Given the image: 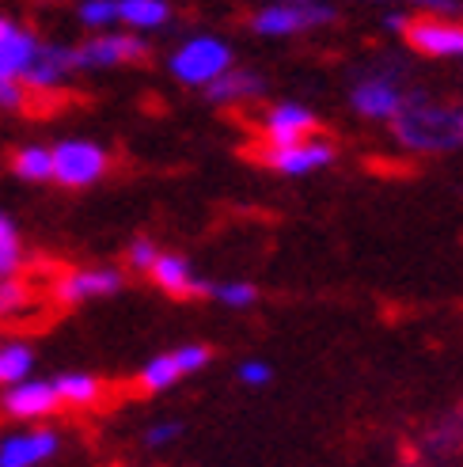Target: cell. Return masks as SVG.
<instances>
[{
	"mask_svg": "<svg viewBox=\"0 0 463 467\" xmlns=\"http://www.w3.org/2000/svg\"><path fill=\"white\" fill-rule=\"evenodd\" d=\"M396 145L410 156H448L463 149V103L437 99L429 91L410 88L406 103L387 122Z\"/></svg>",
	"mask_w": 463,
	"mask_h": 467,
	"instance_id": "1",
	"label": "cell"
},
{
	"mask_svg": "<svg viewBox=\"0 0 463 467\" xmlns=\"http://www.w3.org/2000/svg\"><path fill=\"white\" fill-rule=\"evenodd\" d=\"M232 65H236V50L213 31H194L168 54V73L182 88H210Z\"/></svg>",
	"mask_w": 463,
	"mask_h": 467,
	"instance_id": "2",
	"label": "cell"
},
{
	"mask_svg": "<svg viewBox=\"0 0 463 467\" xmlns=\"http://www.w3.org/2000/svg\"><path fill=\"white\" fill-rule=\"evenodd\" d=\"M403 77H406V65L391 61V57H380V65L365 68L350 88V107H354L357 119L380 122V126H387L396 119L406 103V91H410L403 84Z\"/></svg>",
	"mask_w": 463,
	"mask_h": 467,
	"instance_id": "3",
	"label": "cell"
},
{
	"mask_svg": "<svg viewBox=\"0 0 463 467\" xmlns=\"http://www.w3.org/2000/svg\"><path fill=\"white\" fill-rule=\"evenodd\" d=\"M338 23V5L331 0H315V5H285V0H270V5L254 8L247 27L259 38H296L308 31H323Z\"/></svg>",
	"mask_w": 463,
	"mask_h": 467,
	"instance_id": "4",
	"label": "cell"
},
{
	"mask_svg": "<svg viewBox=\"0 0 463 467\" xmlns=\"http://www.w3.org/2000/svg\"><path fill=\"white\" fill-rule=\"evenodd\" d=\"M54 156V175L61 191H87L110 175V152L107 145L91 141V137H61L57 145H50Z\"/></svg>",
	"mask_w": 463,
	"mask_h": 467,
	"instance_id": "5",
	"label": "cell"
},
{
	"mask_svg": "<svg viewBox=\"0 0 463 467\" xmlns=\"http://www.w3.org/2000/svg\"><path fill=\"white\" fill-rule=\"evenodd\" d=\"M152 46L145 35L133 31H96L91 38L73 46V68L77 73H107V68H126V65H141L149 61Z\"/></svg>",
	"mask_w": 463,
	"mask_h": 467,
	"instance_id": "6",
	"label": "cell"
},
{
	"mask_svg": "<svg viewBox=\"0 0 463 467\" xmlns=\"http://www.w3.org/2000/svg\"><path fill=\"white\" fill-rule=\"evenodd\" d=\"M210 361H213V349L205 342H182L175 349H164V354L149 358L137 368V388L145 395H164L187 377H198L201 368H210Z\"/></svg>",
	"mask_w": 463,
	"mask_h": 467,
	"instance_id": "7",
	"label": "cell"
},
{
	"mask_svg": "<svg viewBox=\"0 0 463 467\" xmlns=\"http://www.w3.org/2000/svg\"><path fill=\"white\" fill-rule=\"evenodd\" d=\"M254 156H259L262 168H270L282 179H308L315 171H327L338 160V149L327 137L315 133V137H304V141H293V145H262Z\"/></svg>",
	"mask_w": 463,
	"mask_h": 467,
	"instance_id": "8",
	"label": "cell"
},
{
	"mask_svg": "<svg viewBox=\"0 0 463 467\" xmlns=\"http://www.w3.org/2000/svg\"><path fill=\"white\" fill-rule=\"evenodd\" d=\"M126 289V274L118 266H73L61 270L50 285V296L65 308L87 305V300H107Z\"/></svg>",
	"mask_w": 463,
	"mask_h": 467,
	"instance_id": "9",
	"label": "cell"
},
{
	"mask_svg": "<svg viewBox=\"0 0 463 467\" xmlns=\"http://www.w3.org/2000/svg\"><path fill=\"white\" fill-rule=\"evenodd\" d=\"M406 46L422 57L463 61V19L459 16H410Z\"/></svg>",
	"mask_w": 463,
	"mask_h": 467,
	"instance_id": "10",
	"label": "cell"
},
{
	"mask_svg": "<svg viewBox=\"0 0 463 467\" xmlns=\"http://www.w3.org/2000/svg\"><path fill=\"white\" fill-rule=\"evenodd\" d=\"M57 410H61V400L54 391V380L27 377L12 388H0V414L12 418V422L35 426V422H46V418L57 414Z\"/></svg>",
	"mask_w": 463,
	"mask_h": 467,
	"instance_id": "11",
	"label": "cell"
},
{
	"mask_svg": "<svg viewBox=\"0 0 463 467\" xmlns=\"http://www.w3.org/2000/svg\"><path fill=\"white\" fill-rule=\"evenodd\" d=\"M259 130H262V145H293V141H304V137H315L319 119L304 103L282 99V103H270L262 110Z\"/></svg>",
	"mask_w": 463,
	"mask_h": 467,
	"instance_id": "12",
	"label": "cell"
},
{
	"mask_svg": "<svg viewBox=\"0 0 463 467\" xmlns=\"http://www.w3.org/2000/svg\"><path fill=\"white\" fill-rule=\"evenodd\" d=\"M38 46H42V38L31 23L0 12V84L23 80V73H27L35 54H38Z\"/></svg>",
	"mask_w": 463,
	"mask_h": 467,
	"instance_id": "13",
	"label": "cell"
},
{
	"mask_svg": "<svg viewBox=\"0 0 463 467\" xmlns=\"http://www.w3.org/2000/svg\"><path fill=\"white\" fill-rule=\"evenodd\" d=\"M61 452V433L50 426H27L0 437V467H42Z\"/></svg>",
	"mask_w": 463,
	"mask_h": 467,
	"instance_id": "14",
	"label": "cell"
},
{
	"mask_svg": "<svg viewBox=\"0 0 463 467\" xmlns=\"http://www.w3.org/2000/svg\"><path fill=\"white\" fill-rule=\"evenodd\" d=\"M73 77H77L73 46L68 42H42L31 68L23 73V88H27L31 96H50V91H61Z\"/></svg>",
	"mask_w": 463,
	"mask_h": 467,
	"instance_id": "15",
	"label": "cell"
},
{
	"mask_svg": "<svg viewBox=\"0 0 463 467\" xmlns=\"http://www.w3.org/2000/svg\"><path fill=\"white\" fill-rule=\"evenodd\" d=\"M149 282L159 293L175 296V300H194V296H205V289H210V277H201L194 270V263L179 251H159L156 254V263L149 266Z\"/></svg>",
	"mask_w": 463,
	"mask_h": 467,
	"instance_id": "16",
	"label": "cell"
},
{
	"mask_svg": "<svg viewBox=\"0 0 463 467\" xmlns=\"http://www.w3.org/2000/svg\"><path fill=\"white\" fill-rule=\"evenodd\" d=\"M205 91V103L213 107H243V103H259L270 84L262 73H254V68H243V65H232L228 73H221Z\"/></svg>",
	"mask_w": 463,
	"mask_h": 467,
	"instance_id": "17",
	"label": "cell"
},
{
	"mask_svg": "<svg viewBox=\"0 0 463 467\" xmlns=\"http://www.w3.org/2000/svg\"><path fill=\"white\" fill-rule=\"evenodd\" d=\"M175 19L171 0H118V27L133 35L164 31Z\"/></svg>",
	"mask_w": 463,
	"mask_h": 467,
	"instance_id": "18",
	"label": "cell"
},
{
	"mask_svg": "<svg viewBox=\"0 0 463 467\" xmlns=\"http://www.w3.org/2000/svg\"><path fill=\"white\" fill-rule=\"evenodd\" d=\"M54 391H57L61 407L91 410V407L103 403L107 384L99 377H91V372H61V377H54Z\"/></svg>",
	"mask_w": 463,
	"mask_h": 467,
	"instance_id": "19",
	"label": "cell"
},
{
	"mask_svg": "<svg viewBox=\"0 0 463 467\" xmlns=\"http://www.w3.org/2000/svg\"><path fill=\"white\" fill-rule=\"evenodd\" d=\"M8 168H12V175H15L19 182L46 186V182H50V175H54V156H50V145H38V141L19 145V149L12 152V160H8Z\"/></svg>",
	"mask_w": 463,
	"mask_h": 467,
	"instance_id": "20",
	"label": "cell"
},
{
	"mask_svg": "<svg viewBox=\"0 0 463 467\" xmlns=\"http://www.w3.org/2000/svg\"><path fill=\"white\" fill-rule=\"evenodd\" d=\"M38 308V289L23 274H0V323L23 319Z\"/></svg>",
	"mask_w": 463,
	"mask_h": 467,
	"instance_id": "21",
	"label": "cell"
},
{
	"mask_svg": "<svg viewBox=\"0 0 463 467\" xmlns=\"http://www.w3.org/2000/svg\"><path fill=\"white\" fill-rule=\"evenodd\" d=\"M35 377V346L23 338H0V388Z\"/></svg>",
	"mask_w": 463,
	"mask_h": 467,
	"instance_id": "22",
	"label": "cell"
},
{
	"mask_svg": "<svg viewBox=\"0 0 463 467\" xmlns=\"http://www.w3.org/2000/svg\"><path fill=\"white\" fill-rule=\"evenodd\" d=\"M27 266V244H23L19 224L0 209V274H23Z\"/></svg>",
	"mask_w": 463,
	"mask_h": 467,
	"instance_id": "23",
	"label": "cell"
},
{
	"mask_svg": "<svg viewBox=\"0 0 463 467\" xmlns=\"http://www.w3.org/2000/svg\"><path fill=\"white\" fill-rule=\"evenodd\" d=\"M205 296L217 300L221 308H232V312H247L259 305V285L254 282H243V277H236V282H210V289H205Z\"/></svg>",
	"mask_w": 463,
	"mask_h": 467,
	"instance_id": "24",
	"label": "cell"
},
{
	"mask_svg": "<svg viewBox=\"0 0 463 467\" xmlns=\"http://www.w3.org/2000/svg\"><path fill=\"white\" fill-rule=\"evenodd\" d=\"M77 23L84 31H114L118 27V0H80Z\"/></svg>",
	"mask_w": 463,
	"mask_h": 467,
	"instance_id": "25",
	"label": "cell"
},
{
	"mask_svg": "<svg viewBox=\"0 0 463 467\" xmlns=\"http://www.w3.org/2000/svg\"><path fill=\"white\" fill-rule=\"evenodd\" d=\"M182 433H187V426H182L179 418H159V422L145 426L141 441H145V449H171Z\"/></svg>",
	"mask_w": 463,
	"mask_h": 467,
	"instance_id": "26",
	"label": "cell"
},
{
	"mask_svg": "<svg viewBox=\"0 0 463 467\" xmlns=\"http://www.w3.org/2000/svg\"><path fill=\"white\" fill-rule=\"evenodd\" d=\"M164 251L152 236H133L129 244H126V266L129 270H137V274H149V266L156 263V254Z\"/></svg>",
	"mask_w": 463,
	"mask_h": 467,
	"instance_id": "27",
	"label": "cell"
},
{
	"mask_svg": "<svg viewBox=\"0 0 463 467\" xmlns=\"http://www.w3.org/2000/svg\"><path fill=\"white\" fill-rule=\"evenodd\" d=\"M236 380L243 388H266V384H273V365L262 358H247L236 365Z\"/></svg>",
	"mask_w": 463,
	"mask_h": 467,
	"instance_id": "28",
	"label": "cell"
},
{
	"mask_svg": "<svg viewBox=\"0 0 463 467\" xmlns=\"http://www.w3.org/2000/svg\"><path fill=\"white\" fill-rule=\"evenodd\" d=\"M368 5H406L426 16H463V0H368Z\"/></svg>",
	"mask_w": 463,
	"mask_h": 467,
	"instance_id": "29",
	"label": "cell"
},
{
	"mask_svg": "<svg viewBox=\"0 0 463 467\" xmlns=\"http://www.w3.org/2000/svg\"><path fill=\"white\" fill-rule=\"evenodd\" d=\"M406 27H410V12H406V8H387V12L380 16V31L391 35V38H403Z\"/></svg>",
	"mask_w": 463,
	"mask_h": 467,
	"instance_id": "30",
	"label": "cell"
},
{
	"mask_svg": "<svg viewBox=\"0 0 463 467\" xmlns=\"http://www.w3.org/2000/svg\"><path fill=\"white\" fill-rule=\"evenodd\" d=\"M285 5H315V0H285Z\"/></svg>",
	"mask_w": 463,
	"mask_h": 467,
	"instance_id": "31",
	"label": "cell"
},
{
	"mask_svg": "<svg viewBox=\"0 0 463 467\" xmlns=\"http://www.w3.org/2000/svg\"><path fill=\"white\" fill-rule=\"evenodd\" d=\"M0 338H5V335H0Z\"/></svg>",
	"mask_w": 463,
	"mask_h": 467,
	"instance_id": "32",
	"label": "cell"
}]
</instances>
